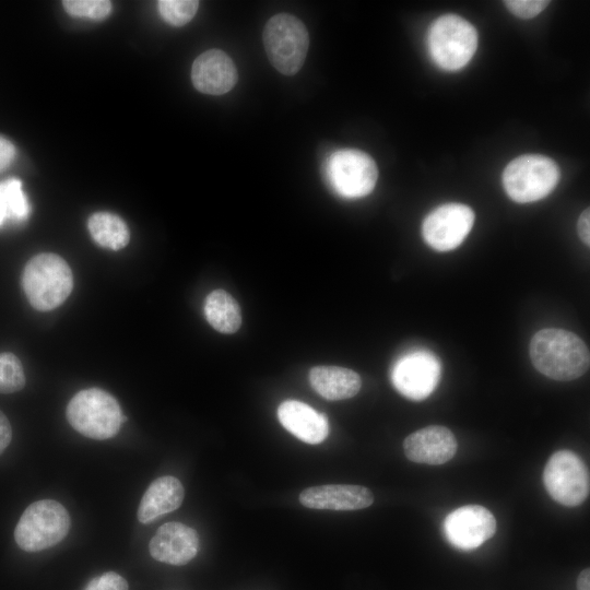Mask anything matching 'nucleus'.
Segmentation results:
<instances>
[{"label": "nucleus", "instance_id": "f257e3e1", "mask_svg": "<svg viewBox=\"0 0 590 590\" xmlns=\"http://www.w3.org/2000/svg\"><path fill=\"white\" fill-rule=\"evenodd\" d=\"M529 351L533 366L554 380H574L589 369L588 346L578 335L564 329L538 331L530 341Z\"/></svg>", "mask_w": 590, "mask_h": 590}, {"label": "nucleus", "instance_id": "f03ea898", "mask_svg": "<svg viewBox=\"0 0 590 590\" xmlns=\"http://www.w3.org/2000/svg\"><path fill=\"white\" fill-rule=\"evenodd\" d=\"M22 286L30 304L47 311L60 306L73 288V275L67 261L51 252L30 259L22 275Z\"/></svg>", "mask_w": 590, "mask_h": 590}, {"label": "nucleus", "instance_id": "7ed1b4c3", "mask_svg": "<svg viewBox=\"0 0 590 590\" xmlns=\"http://www.w3.org/2000/svg\"><path fill=\"white\" fill-rule=\"evenodd\" d=\"M66 415L76 432L97 440L114 437L125 421L117 400L99 388L79 391L69 401Z\"/></svg>", "mask_w": 590, "mask_h": 590}, {"label": "nucleus", "instance_id": "20e7f679", "mask_svg": "<svg viewBox=\"0 0 590 590\" xmlns=\"http://www.w3.org/2000/svg\"><path fill=\"white\" fill-rule=\"evenodd\" d=\"M71 520L57 500L40 499L24 510L14 530L16 544L25 552H39L60 543Z\"/></svg>", "mask_w": 590, "mask_h": 590}, {"label": "nucleus", "instance_id": "39448f33", "mask_svg": "<svg viewBox=\"0 0 590 590\" xmlns=\"http://www.w3.org/2000/svg\"><path fill=\"white\" fill-rule=\"evenodd\" d=\"M427 46L435 63L448 71L463 68L477 48L475 27L456 14L439 16L430 25Z\"/></svg>", "mask_w": 590, "mask_h": 590}, {"label": "nucleus", "instance_id": "423d86ee", "mask_svg": "<svg viewBox=\"0 0 590 590\" xmlns=\"http://www.w3.org/2000/svg\"><path fill=\"white\" fill-rule=\"evenodd\" d=\"M262 42L271 64L282 74L293 75L304 64L309 47L305 24L288 13L273 15L266 24Z\"/></svg>", "mask_w": 590, "mask_h": 590}, {"label": "nucleus", "instance_id": "0eeeda50", "mask_svg": "<svg viewBox=\"0 0 590 590\" xmlns=\"http://www.w3.org/2000/svg\"><path fill=\"white\" fill-rule=\"evenodd\" d=\"M559 177V168L552 158L540 154H526L506 166L503 185L511 200L528 203L550 194Z\"/></svg>", "mask_w": 590, "mask_h": 590}, {"label": "nucleus", "instance_id": "6e6552de", "mask_svg": "<svg viewBox=\"0 0 590 590\" xmlns=\"http://www.w3.org/2000/svg\"><path fill=\"white\" fill-rule=\"evenodd\" d=\"M543 483L555 502L568 507L582 504L590 491L588 468L570 450H559L550 457L543 471Z\"/></svg>", "mask_w": 590, "mask_h": 590}, {"label": "nucleus", "instance_id": "1a4fd4ad", "mask_svg": "<svg viewBox=\"0 0 590 590\" xmlns=\"http://www.w3.org/2000/svg\"><path fill=\"white\" fill-rule=\"evenodd\" d=\"M327 175L339 194L345 198H361L373 191L378 169L368 154L346 149L330 156Z\"/></svg>", "mask_w": 590, "mask_h": 590}, {"label": "nucleus", "instance_id": "9d476101", "mask_svg": "<svg viewBox=\"0 0 590 590\" xmlns=\"http://www.w3.org/2000/svg\"><path fill=\"white\" fill-rule=\"evenodd\" d=\"M441 373L439 358L420 349L401 356L391 370V381L399 393L410 400L426 399L438 385Z\"/></svg>", "mask_w": 590, "mask_h": 590}, {"label": "nucleus", "instance_id": "9b49d317", "mask_svg": "<svg viewBox=\"0 0 590 590\" xmlns=\"http://www.w3.org/2000/svg\"><path fill=\"white\" fill-rule=\"evenodd\" d=\"M474 212L462 203H446L424 219L422 235L428 246L449 251L462 244L473 227Z\"/></svg>", "mask_w": 590, "mask_h": 590}, {"label": "nucleus", "instance_id": "f8f14e48", "mask_svg": "<svg viewBox=\"0 0 590 590\" xmlns=\"http://www.w3.org/2000/svg\"><path fill=\"white\" fill-rule=\"evenodd\" d=\"M496 531L493 514L480 505L461 506L444 520V533L453 546L470 551L491 539Z\"/></svg>", "mask_w": 590, "mask_h": 590}, {"label": "nucleus", "instance_id": "ddd939ff", "mask_svg": "<svg viewBox=\"0 0 590 590\" xmlns=\"http://www.w3.org/2000/svg\"><path fill=\"white\" fill-rule=\"evenodd\" d=\"M198 550L196 530L180 522L164 523L149 543L150 554L155 560L176 566L189 563Z\"/></svg>", "mask_w": 590, "mask_h": 590}, {"label": "nucleus", "instance_id": "4468645a", "mask_svg": "<svg viewBox=\"0 0 590 590\" xmlns=\"http://www.w3.org/2000/svg\"><path fill=\"white\" fill-rule=\"evenodd\" d=\"M403 450L413 462L437 465L452 459L457 440L447 427L432 425L410 434L403 441Z\"/></svg>", "mask_w": 590, "mask_h": 590}, {"label": "nucleus", "instance_id": "2eb2a0df", "mask_svg": "<svg viewBox=\"0 0 590 590\" xmlns=\"http://www.w3.org/2000/svg\"><path fill=\"white\" fill-rule=\"evenodd\" d=\"M237 70L231 57L220 49L199 55L191 68L193 86L201 93L222 95L237 82Z\"/></svg>", "mask_w": 590, "mask_h": 590}, {"label": "nucleus", "instance_id": "dca6fc26", "mask_svg": "<svg viewBox=\"0 0 590 590\" xmlns=\"http://www.w3.org/2000/svg\"><path fill=\"white\" fill-rule=\"evenodd\" d=\"M299 502L312 509L357 510L370 506L374 495L359 485L328 484L304 489Z\"/></svg>", "mask_w": 590, "mask_h": 590}, {"label": "nucleus", "instance_id": "f3484780", "mask_svg": "<svg viewBox=\"0 0 590 590\" xmlns=\"http://www.w3.org/2000/svg\"><path fill=\"white\" fill-rule=\"evenodd\" d=\"M278 418L286 430L309 445L320 444L329 434L326 414L297 400L282 402L278 408Z\"/></svg>", "mask_w": 590, "mask_h": 590}, {"label": "nucleus", "instance_id": "a211bd4d", "mask_svg": "<svg viewBox=\"0 0 590 590\" xmlns=\"http://www.w3.org/2000/svg\"><path fill=\"white\" fill-rule=\"evenodd\" d=\"M185 496L181 482L170 475L154 480L143 494L137 517L141 523H149L177 509Z\"/></svg>", "mask_w": 590, "mask_h": 590}, {"label": "nucleus", "instance_id": "6ab92c4d", "mask_svg": "<svg viewBox=\"0 0 590 590\" xmlns=\"http://www.w3.org/2000/svg\"><path fill=\"white\" fill-rule=\"evenodd\" d=\"M314 390L327 400H344L354 397L361 389L359 375L338 366H316L309 370Z\"/></svg>", "mask_w": 590, "mask_h": 590}, {"label": "nucleus", "instance_id": "aec40b11", "mask_svg": "<svg viewBox=\"0 0 590 590\" xmlns=\"http://www.w3.org/2000/svg\"><path fill=\"white\" fill-rule=\"evenodd\" d=\"M208 322L219 332L234 333L241 324V312L236 299L224 290L211 292L204 304Z\"/></svg>", "mask_w": 590, "mask_h": 590}, {"label": "nucleus", "instance_id": "412c9836", "mask_svg": "<svg viewBox=\"0 0 590 590\" xmlns=\"http://www.w3.org/2000/svg\"><path fill=\"white\" fill-rule=\"evenodd\" d=\"M92 238L102 247L119 250L126 247L130 239V232L125 221L109 212H96L87 222Z\"/></svg>", "mask_w": 590, "mask_h": 590}, {"label": "nucleus", "instance_id": "4be33fe9", "mask_svg": "<svg viewBox=\"0 0 590 590\" xmlns=\"http://www.w3.org/2000/svg\"><path fill=\"white\" fill-rule=\"evenodd\" d=\"M30 203L19 179L0 184V226L7 220L23 221L30 215Z\"/></svg>", "mask_w": 590, "mask_h": 590}, {"label": "nucleus", "instance_id": "5701e85b", "mask_svg": "<svg viewBox=\"0 0 590 590\" xmlns=\"http://www.w3.org/2000/svg\"><path fill=\"white\" fill-rule=\"evenodd\" d=\"M25 386L20 359L12 353H0V393H13Z\"/></svg>", "mask_w": 590, "mask_h": 590}, {"label": "nucleus", "instance_id": "b1692460", "mask_svg": "<svg viewBox=\"0 0 590 590\" xmlns=\"http://www.w3.org/2000/svg\"><path fill=\"white\" fill-rule=\"evenodd\" d=\"M161 16L173 26L190 22L199 8L196 0H161L157 2Z\"/></svg>", "mask_w": 590, "mask_h": 590}, {"label": "nucleus", "instance_id": "393cba45", "mask_svg": "<svg viewBox=\"0 0 590 590\" xmlns=\"http://www.w3.org/2000/svg\"><path fill=\"white\" fill-rule=\"evenodd\" d=\"M62 4L72 16L96 21L106 19L111 12V2L107 0H66Z\"/></svg>", "mask_w": 590, "mask_h": 590}, {"label": "nucleus", "instance_id": "a878e982", "mask_svg": "<svg viewBox=\"0 0 590 590\" xmlns=\"http://www.w3.org/2000/svg\"><path fill=\"white\" fill-rule=\"evenodd\" d=\"M547 0H508L505 1L508 10L518 17L532 19L541 13L547 5Z\"/></svg>", "mask_w": 590, "mask_h": 590}, {"label": "nucleus", "instance_id": "bb28decb", "mask_svg": "<svg viewBox=\"0 0 590 590\" xmlns=\"http://www.w3.org/2000/svg\"><path fill=\"white\" fill-rule=\"evenodd\" d=\"M84 590H128V582L119 574L106 571L91 579Z\"/></svg>", "mask_w": 590, "mask_h": 590}, {"label": "nucleus", "instance_id": "cd10ccee", "mask_svg": "<svg viewBox=\"0 0 590 590\" xmlns=\"http://www.w3.org/2000/svg\"><path fill=\"white\" fill-rule=\"evenodd\" d=\"M15 156V146L7 138L0 135V172L12 163Z\"/></svg>", "mask_w": 590, "mask_h": 590}, {"label": "nucleus", "instance_id": "c85d7f7f", "mask_svg": "<svg viewBox=\"0 0 590 590\" xmlns=\"http://www.w3.org/2000/svg\"><path fill=\"white\" fill-rule=\"evenodd\" d=\"M578 235L585 245H590V209L587 208L582 211L578 219Z\"/></svg>", "mask_w": 590, "mask_h": 590}, {"label": "nucleus", "instance_id": "c756f323", "mask_svg": "<svg viewBox=\"0 0 590 590\" xmlns=\"http://www.w3.org/2000/svg\"><path fill=\"white\" fill-rule=\"evenodd\" d=\"M12 439V428L7 416L0 411V455Z\"/></svg>", "mask_w": 590, "mask_h": 590}, {"label": "nucleus", "instance_id": "7c9ffc66", "mask_svg": "<svg viewBox=\"0 0 590 590\" xmlns=\"http://www.w3.org/2000/svg\"><path fill=\"white\" fill-rule=\"evenodd\" d=\"M577 589L578 590H590V569L585 568L578 576L577 579Z\"/></svg>", "mask_w": 590, "mask_h": 590}]
</instances>
